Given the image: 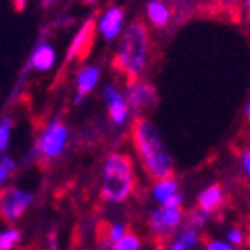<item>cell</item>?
Wrapping results in <instances>:
<instances>
[{"label": "cell", "mask_w": 250, "mask_h": 250, "mask_svg": "<svg viewBox=\"0 0 250 250\" xmlns=\"http://www.w3.org/2000/svg\"><path fill=\"white\" fill-rule=\"evenodd\" d=\"M131 144L142 165V170L150 180H163L173 177L175 161L167 142L150 117L137 116L129 126Z\"/></svg>", "instance_id": "1"}, {"label": "cell", "mask_w": 250, "mask_h": 250, "mask_svg": "<svg viewBox=\"0 0 250 250\" xmlns=\"http://www.w3.org/2000/svg\"><path fill=\"white\" fill-rule=\"evenodd\" d=\"M150 56V34L142 20H133L125 26L121 37L117 39L116 54L112 65L126 81L142 79L149 65Z\"/></svg>", "instance_id": "2"}, {"label": "cell", "mask_w": 250, "mask_h": 250, "mask_svg": "<svg viewBox=\"0 0 250 250\" xmlns=\"http://www.w3.org/2000/svg\"><path fill=\"white\" fill-rule=\"evenodd\" d=\"M137 189L133 158L126 152L114 150L105 158L102 168L100 196L108 203H123L129 200Z\"/></svg>", "instance_id": "3"}, {"label": "cell", "mask_w": 250, "mask_h": 250, "mask_svg": "<svg viewBox=\"0 0 250 250\" xmlns=\"http://www.w3.org/2000/svg\"><path fill=\"white\" fill-rule=\"evenodd\" d=\"M68 138H70V131H68L67 123L60 117H54V119L47 121L44 128L41 129L32 152H34V156L44 159V161L58 159L67 149Z\"/></svg>", "instance_id": "4"}, {"label": "cell", "mask_w": 250, "mask_h": 250, "mask_svg": "<svg viewBox=\"0 0 250 250\" xmlns=\"http://www.w3.org/2000/svg\"><path fill=\"white\" fill-rule=\"evenodd\" d=\"M184 213L180 208H168V207H159L152 210L147 219L150 236L154 240L158 249H165L170 240V236L175 233V229L182 224Z\"/></svg>", "instance_id": "5"}, {"label": "cell", "mask_w": 250, "mask_h": 250, "mask_svg": "<svg viewBox=\"0 0 250 250\" xmlns=\"http://www.w3.org/2000/svg\"><path fill=\"white\" fill-rule=\"evenodd\" d=\"M34 201V194L20 188H7L0 191V219L14 222L28 210Z\"/></svg>", "instance_id": "6"}, {"label": "cell", "mask_w": 250, "mask_h": 250, "mask_svg": "<svg viewBox=\"0 0 250 250\" xmlns=\"http://www.w3.org/2000/svg\"><path fill=\"white\" fill-rule=\"evenodd\" d=\"M126 104H128L131 114H138L147 110V108L154 107L158 102V91H156L154 84H150L146 79L129 81L125 91Z\"/></svg>", "instance_id": "7"}, {"label": "cell", "mask_w": 250, "mask_h": 250, "mask_svg": "<svg viewBox=\"0 0 250 250\" xmlns=\"http://www.w3.org/2000/svg\"><path fill=\"white\" fill-rule=\"evenodd\" d=\"M102 96H104V102L107 105L110 123L116 128L126 126V123H129V119H131V110H129L128 104H126L125 93L114 84H107L102 89Z\"/></svg>", "instance_id": "8"}, {"label": "cell", "mask_w": 250, "mask_h": 250, "mask_svg": "<svg viewBox=\"0 0 250 250\" xmlns=\"http://www.w3.org/2000/svg\"><path fill=\"white\" fill-rule=\"evenodd\" d=\"M96 25V34H100L105 42L117 41L121 37L123 30L126 26V14L125 9L119 5H110L98 16L95 21Z\"/></svg>", "instance_id": "9"}, {"label": "cell", "mask_w": 250, "mask_h": 250, "mask_svg": "<svg viewBox=\"0 0 250 250\" xmlns=\"http://www.w3.org/2000/svg\"><path fill=\"white\" fill-rule=\"evenodd\" d=\"M96 34V25L95 20L89 18L88 21H84L79 26V30L72 37L70 46L67 49V62H74V60H83L86 54L89 53L93 46V39Z\"/></svg>", "instance_id": "10"}, {"label": "cell", "mask_w": 250, "mask_h": 250, "mask_svg": "<svg viewBox=\"0 0 250 250\" xmlns=\"http://www.w3.org/2000/svg\"><path fill=\"white\" fill-rule=\"evenodd\" d=\"M102 79V68L98 65H86L75 74V96L74 105H81L89 93L95 91Z\"/></svg>", "instance_id": "11"}, {"label": "cell", "mask_w": 250, "mask_h": 250, "mask_svg": "<svg viewBox=\"0 0 250 250\" xmlns=\"http://www.w3.org/2000/svg\"><path fill=\"white\" fill-rule=\"evenodd\" d=\"M56 49L47 41H41L28 58V68L35 72H49L56 65Z\"/></svg>", "instance_id": "12"}, {"label": "cell", "mask_w": 250, "mask_h": 250, "mask_svg": "<svg viewBox=\"0 0 250 250\" xmlns=\"http://www.w3.org/2000/svg\"><path fill=\"white\" fill-rule=\"evenodd\" d=\"M146 16L150 26L163 30L167 28L168 23L171 21L173 11H171V5L165 0H149L146 5Z\"/></svg>", "instance_id": "13"}, {"label": "cell", "mask_w": 250, "mask_h": 250, "mask_svg": "<svg viewBox=\"0 0 250 250\" xmlns=\"http://www.w3.org/2000/svg\"><path fill=\"white\" fill-rule=\"evenodd\" d=\"M222 205H224V191L219 184H212L208 188H205L198 196V208L207 215H212Z\"/></svg>", "instance_id": "14"}, {"label": "cell", "mask_w": 250, "mask_h": 250, "mask_svg": "<svg viewBox=\"0 0 250 250\" xmlns=\"http://www.w3.org/2000/svg\"><path fill=\"white\" fill-rule=\"evenodd\" d=\"M179 192V182H177L175 177H168V179L156 180V184L152 186V198H154L158 203H165V201L170 200L173 194Z\"/></svg>", "instance_id": "15"}, {"label": "cell", "mask_w": 250, "mask_h": 250, "mask_svg": "<svg viewBox=\"0 0 250 250\" xmlns=\"http://www.w3.org/2000/svg\"><path fill=\"white\" fill-rule=\"evenodd\" d=\"M14 121L11 116H4L0 119V154L5 152L11 146V137H13Z\"/></svg>", "instance_id": "16"}, {"label": "cell", "mask_w": 250, "mask_h": 250, "mask_svg": "<svg viewBox=\"0 0 250 250\" xmlns=\"http://www.w3.org/2000/svg\"><path fill=\"white\" fill-rule=\"evenodd\" d=\"M14 171H16V161L7 154L0 156V188L14 175Z\"/></svg>", "instance_id": "17"}, {"label": "cell", "mask_w": 250, "mask_h": 250, "mask_svg": "<svg viewBox=\"0 0 250 250\" xmlns=\"http://www.w3.org/2000/svg\"><path fill=\"white\" fill-rule=\"evenodd\" d=\"M140 249V238L135 233H126L121 240H117L110 250H138Z\"/></svg>", "instance_id": "18"}, {"label": "cell", "mask_w": 250, "mask_h": 250, "mask_svg": "<svg viewBox=\"0 0 250 250\" xmlns=\"http://www.w3.org/2000/svg\"><path fill=\"white\" fill-rule=\"evenodd\" d=\"M21 233L18 229H7L0 233V250H13L14 245L20 242Z\"/></svg>", "instance_id": "19"}, {"label": "cell", "mask_w": 250, "mask_h": 250, "mask_svg": "<svg viewBox=\"0 0 250 250\" xmlns=\"http://www.w3.org/2000/svg\"><path fill=\"white\" fill-rule=\"evenodd\" d=\"M207 219H208V215L205 212H201L200 208H194L191 210V212L188 213V219H186V222H188V228H192V229H196L198 228H203L205 224H207Z\"/></svg>", "instance_id": "20"}, {"label": "cell", "mask_w": 250, "mask_h": 250, "mask_svg": "<svg viewBox=\"0 0 250 250\" xmlns=\"http://www.w3.org/2000/svg\"><path fill=\"white\" fill-rule=\"evenodd\" d=\"M198 240H200V234H198V231L192 229V228H186V229L180 233V236H179V240H177V242L182 243L184 249L188 250V249H191V247L196 245Z\"/></svg>", "instance_id": "21"}, {"label": "cell", "mask_w": 250, "mask_h": 250, "mask_svg": "<svg viewBox=\"0 0 250 250\" xmlns=\"http://www.w3.org/2000/svg\"><path fill=\"white\" fill-rule=\"evenodd\" d=\"M245 233H243L240 228H233V229H229V233H228V243H229L231 247H242L245 245Z\"/></svg>", "instance_id": "22"}, {"label": "cell", "mask_w": 250, "mask_h": 250, "mask_svg": "<svg viewBox=\"0 0 250 250\" xmlns=\"http://www.w3.org/2000/svg\"><path fill=\"white\" fill-rule=\"evenodd\" d=\"M240 167H242V170L247 175V179L250 180V147L249 149L242 150V154H240Z\"/></svg>", "instance_id": "23"}, {"label": "cell", "mask_w": 250, "mask_h": 250, "mask_svg": "<svg viewBox=\"0 0 250 250\" xmlns=\"http://www.w3.org/2000/svg\"><path fill=\"white\" fill-rule=\"evenodd\" d=\"M205 250H234L229 243L221 242V240H207Z\"/></svg>", "instance_id": "24"}, {"label": "cell", "mask_w": 250, "mask_h": 250, "mask_svg": "<svg viewBox=\"0 0 250 250\" xmlns=\"http://www.w3.org/2000/svg\"><path fill=\"white\" fill-rule=\"evenodd\" d=\"M213 2L222 9H233V11H236V9L242 7V0H213Z\"/></svg>", "instance_id": "25"}, {"label": "cell", "mask_w": 250, "mask_h": 250, "mask_svg": "<svg viewBox=\"0 0 250 250\" xmlns=\"http://www.w3.org/2000/svg\"><path fill=\"white\" fill-rule=\"evenodd\" d=\"M163 207H168V208H180V207H182V196L177 192V194H173L168 201H165Z\"/></svg>", "instance_id": "26"}, {"label": "cell", "mask_w": 250, "mask_h": 250, "mask_svg": "<svg viewBox=\"0 0 250 250\" xmlns=\"http://www.w3.org/2000/svg\"><path fill=\"white\" fill-rule=\"evenodd\" d=\"M242 11L247 21H250V0H242Z\"/></svg>", "instance_id": "27"}, {"label": "cell", "mask_w": 250, "mask_h": 250, "mask_svg": "<svg viewBox=\"0 0 250 250\" xmlns=\"http://www.w3.org/2000/svg\"><path fill=\"white\" fill-rule=\"evenodd\" d=\"M168 250H186V249H184V245L180 242H175L171 247H168Z\"/></svg>", "instance_id": "28"}, {"label": "cell", "mask_w": 250, "mask_h": 250, "mask_svg": "<svg viewBox=\"0 0 250 250\" xmlns=\"http://www.w3.org/2000/svg\"><path fill=\"white\" fill-rule=\"evenodd\" d=\"M14 5H16V9H23L26 5V0H14Z\"/></svg>", "instance_id": "29"}, {"label": "cell", "mask_w": 250, "mask_h": 250, "mask_svg": "<svg viewBox=\"0 0 250 250\" xmlns=\"http://www.w3.org/2000/svg\"><path fill=\"white\" fill-rule=\"evenodd\" d=\"M245 117L250 121V100L247 102V105H245Z\"/></svg>", "instance_id": "30"}, {"label": "cell", "mask_w": 250, "mask_h": 250, "mask_svg": "<svg viewBox=\"0 0 250 250\" xmlns=\"http://www.w3.org/2000/svg\"><path fill=\"white\" fill-rule=\"evenodd\" d=\"M42 5H51V4H54V2H58V0H39Z\"/></svg>", "instance_id": "31"}, {"label": "cell", "mask_w": 250, "mask_h": 250, "mask_svg": "<svg viewBox=\"0 0 250 250\" xmlns=\"http://www.w3.org/2000/svg\"><path fill=\"white\" fill-rule=\"evenodd\" d=\"M165 2H168V4H177L179 0H165Z\"/></svg>", "instance_id": "32"}, {"label": "cell", "mask_w": 250, "mask_h": 250, "mask_svg": "<svg viewBox=\"0 0 250 250\" xmlns=\"http://www.w3.org/2000/svg\"><path fill=\"white\" fill-rule=\"evenodd\" d=\"M98 0H86V4H96Z\"/></svg>", "instance_id": "33"}]
</instances>
